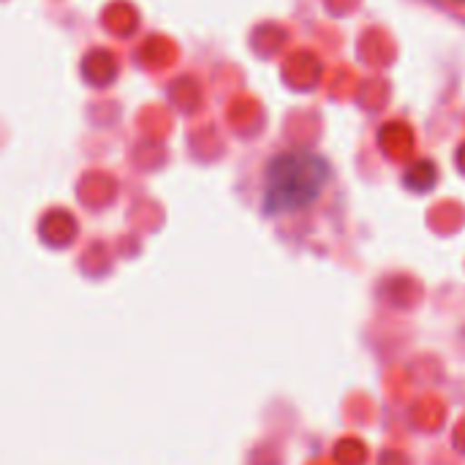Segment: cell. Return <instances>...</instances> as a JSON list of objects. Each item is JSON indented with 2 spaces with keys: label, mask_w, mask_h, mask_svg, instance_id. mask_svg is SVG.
I'll use <instances>...</instances> for the list:
<instances>
[{
  "label": "cell",
  "mask_w": 465,
  "mask_h": 465,
  "mask_svg": "<svg viewBox=\"0 0 465 465\" xmlns=\"http://www.w3.org/2000/svg\"><path fill=\"white\" fill-rule=\"evenodd\" d=\"M330 180V163L308 150H289L270 161L264 172V213L289 215L313 204Z\"/></svg>",
  "instance_id": "1"
}]
</instances>
